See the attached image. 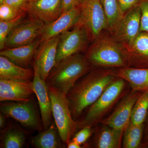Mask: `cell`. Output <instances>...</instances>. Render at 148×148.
I'll use <instances>...</instances> for the list:
<instances>
[{
    "mask_svg": "<svg viewBox=\"0 0 148 148\" xmlns=\"http://www.w3.org/2000/svg\"><path fill=\"white\" fill-rule=\"evenodd\" d=\"M45 24L35 17L23 20L8 36L5 48L18 47L34 42L39 38Z\"/></svg>",
    "mask_w": 148,
    "mask_h": 148,
    "instance_id": "9",
    "label": "cell"
},
{
    "mask_svg": "<svg viewBox=\"0 0 148 148\" xmlns=\"http://www.w3.org/2000/svg\"><path fill=\"white\" fill-rule=\"evenodd\" d=\"M7 117L5 116L1 112L0 113V128L2 130L7 126Z\"/></svg>",
    "mask_w": 148,
    "mask_h": 148,
    "instance_id": "35",
    "label": "cell"
},
{
    "mask_svg": "<svg viewBox=\"0 0 148 148\" xmlns=\"http://www.w3.org/2000/svg\"><path fill=\"white\" fill-rule=\"evenodd\" d=\"M67 147L68 148H80L82 147V146L73 140H71V142L69 143Z\"/></svg>",
    "mask_w": 148,
    "mask_h": 148,
    "instance_id": "36",
    "label": "cell"
},
{
    "mask_svg": "<svg viewBox=\"0 0 148 148\" xmlns=\"http://www.w3.org/2000/svg\"><path fill=\"white\" fill-rule=\"evenodd\" d=\"M1 130L0 148H21L26 143L29 131L24 128L10 124Z\"/></svg>",
    "mask_w": 148,
    "mask_h": 148,
    "instance_id": "21",
    "label": "cell"
},
{
    "mask_svg": "<svg viewBox=\"0 0 148 148\" xmlns=\"http://www.w3.org/2000/svg\"><path fill=\"white\" fill-rule=\"evenodd\" d=\"M5 0H0V5L2 4L4 2Z\"/></svg>",
    "mask_w": 148,
    "mask_h": 148,
    "instance_id": "37",
    "label": "cell"
},
{
    "mask_svg": "<svg viewBox=\"0 0 148 148\" xmlns=\"http://www.w3.org/2000/svg\"><path fill=\"white\" fill-rule=\"evenodd\" d=\"M108 21V29L112 31L124 14L122 12L117 0H101Z\"/></svg>",
    "mask_w": 148,
    "mask_h": 148,
    "instance_id": "24",
    "label": "cell"
},
{
    "mask_svg": "<svg viewBox=\"0 0 148 148\" xmlns=\"http://www.w3.org/2000/svg\"><path fill=\"white\" fill-rule=\"evenodd\" d=\"M92 127H85L74 135L71 140L75 141L81 146L84 145L89 139L92 133Z\"/></svg>",
    "mask_w": 148,
    "mask_h": 148,
    "instance_id": "30",
    "label": "cell"
},
{
    "mask_svg": "<svg viewBox=\"0 0 148 148\" xmlns=\"http://www.w3.org/2000/svg\"><path fill=\"white\" fill-rule=\"evenodd\" d=\"M92 42L85 54L92 66L117 68L127 67L129 63L126 54L113 37L101 34Z\"/></svg>",
    "mask_w": 148,
    "mask_h": 148,
    "instance_id": "3",
    "label": "cell"
},
{
    "mask_svg": "<svg viewBox=\"0 0 148 148\" xmlns=\"http://www.w3.org/2000/svg\"><path fill=\"white\" fill-rule=\"evenodd\" d=\"M148 112V90L142 93L135 103L131 113L130 122L133 124H144Z\"/></svg>",
    "mask_w": 148,
    "mask_h": 148,
    "instance_id": "25",
    "label": "cell"
},
{
    "mask_svg": "<svg viewBox=\"0 0 148 148\" xmlns=\"http://www.w3.org/2000/svg\"><path fill=\"white\" fill-rule=\"evenodd\" d=\"M90 41L88 32L80 22L71 31L69 30L61 33L57 45L56 64L80 53L86 48Z\"/></svg>",
    "mask_w": 148,
    "mask_h": 148,
    "instance_id": "7",
    "label": "cell"
},
{
    "mask_svg": "<svg viewBox=\"0 0 148 148\" xmlns=\"http://www.w3.org/2000/svg\"><path fill=\"white\" fill-rule=\"evenodd\" d=\"M141 147H148V112L144 124V131Z\"/></svg>",
    "mask_w": 148,
    "mask_h": 148,
    "instance_id": "34",
    "label": "cell"
},
{
    "mask_svg": "<svg viewBox=\"0 0 148 148\" xmlns=\"http://www.w3.org/2000/svg\"><path fill=\"white\" fill-rule=\"evenodd\" d=\"M79 22L88 32L93 41L108 29V21L101 0H83L80 5Z\"/></svg>",
    "mask_w": 148,
    "mask_h": 148,
    "instance_id": "8",
    "label": "cell"
},
{
    "mask_svg": "<svg viewBox=\"0 0 148 148\" xmlns=\"http://www.w3.org/2000/svg\"><path fill=\"white\" fill-rule=\"evenodd\" d=\"M128 47L133 54L148 61V33L139 32Z\"/></svg>",
    "mask_w": 148,
    "mask_h": 148,
    "instance_id": "26",
    "label": "cell"
},
{
    "mask_svg": "<svg viewBox=\"0 0 148 148\" xmlns=\"http://www.w3.org/2000/svg\"><path fill=\"white\" fill-rule=\"evenodd\" d=\"M32 82L35 94L38 102L41 117L44 130L47 129L51 124L52 121L51 103L47 86L45 82L42 79L36 70Z\"/></svg>",
    "mask_w": 148,
    "mask_h": 148,
    "instance_id": "16",
    "label": "cell"
},
{
    "mask_svg": "<svg viewBox=\"0 0 148 148\" xmlns=\"http://www.w3.org/2000/svg\"><path fill=\"white\" fill-rule=\"evenodd\" d=\"M83 0H63V12L80 6Z\"/></svg>",
    "mask_w": 148,
    "mask_h": 148,
    "instance_id": "32",
    "label": "cell"
},
{
    "mask_svg": "<svg viewBox=\"0 0 148 148\" xmlns=\"http://www.w3.org/2000/svg\"><path fill=\"white\" fill-rule=\"evenodd\" d=\"M34 70L23 68L12 63L4 56H0V79L33 81Z\"/></svg>",
    "mask_w": 148,
    "mask_h": 148,
    "instance_id": "20",
    "label": "cell"
},
{
    "mask_svg": "<svg viewBox=\"0 0 148 148\" xmlns=\"http://www.w3.org/2000/svg\"><path fill=\"white\" fill-rule=\"evenodd\" d=\"M47 86L52 116L62 142L67 147L78 130L77 123L72 116L66 95L56 88Z\"/></svg>",
    "mask_w": 148,
    "mask_h": 148,
    "instance_id": "5",
    "label": "cell"
},
{
    "mask_svg": "<svg viewBox=\"0 0 148 148\" xmlns=\"http://www.w3.org/2000/svg\"><path fill=\"white\" fill-rule=\"evenodd\" d=\"M140 6L141 10L140 32L148 33V0H143Z\"/></svg>",
    "mask_w": 148,
    "mask_h": 148,
    "instance_id": "29",
    "label": "cell"
},
{
    "mask_svg": "<svg viewBox=\"0 0 148 148\" xmlns=\"http://www.w3.org/2000/svg\"><path fill=\"white\" fill-rule=\"evenodd\" d=\"M93 66L85 55L77 53L55 64L48 76L47 85L58 88L66 95Z\"/></svg>",
    "mask_w": 148,
    "mask_h": 148,
    "instance_id": "2",
    "label": "cell"
},
{
    "mask_svg": "<svg viewBox=\"0 0 148 148\" xmlns=\"http://www.w3.org/2000/svg\"><path fill=\"white\" fill-rule=\"evenodd\" d=\"M95 133L93 144L98 148H119L121 147L123 131L102 124Z\"/></svg>",
    "mask_w": 148,
    "mask_h": 148,
    "instance_id": "19",
    "label": "cell"
},
{
    "mask_svg": "<svg viewBox=\"0 0 148 148\" xmlns=\"http://www.w3.org/2000/svg\"><path fill=\"white\" fill-rule=\"evenodd\" d=\"M32 138L31 145L36 148H61L65 147L58 134L55 123L38 132Z\"/></svg>",
    "mask_w": 148,
    "mask_h": 148,
    "instance_id": "22",
    "label": "cell"
},
{
    "mask_svg": "<svg viewBox=\"0 0 148 148\" xmlns=\"http://www.w3.org/2000/svg\"><path fill=\"white\" fill-rule=\"evenodd\" d=\"M125 81L117 77L99 98L88 108L77 121L78 130L85 127H93L103 120L121 97Z\"/></svg>",
    "mask_w": 148,
    "mask_h": 148,
    "instance_id": "4",
    "label": "cell"
},
{
    "mask_svg": "<svg viewBox=\"0 0 148 148\" xmlns=\"http://www.w3.org/2000/svg\"><path fill=\"white\" fill-rule=\"evenodd\" d=\"M144 124L136 125L130 122L125 130L122 145L124 148H137L141 147L143 140Z\"/></svg>",
    "mask_w": 148,
    "mask_h": 148,
    "instance_id": "23",
    "label": "cell"
},
{
    "mask_svg": "<svg viewBox=\"0 0 148 148\" xmlns=\"http://www.w3.org/2000/svg\"><path fill=\"white\" fill-rule=\"evenodd\" d=\"M80 6L63 12L55 20L45 24L39 39L41 42L50 40L74 27L79 22Z\"/></svg>",
    "mask_w": 148,
    "mask_h": 148,
    "instance_id": "13",
    "label": "cell"
},
{
    "mask_svg": "<svg viewBox=\"0 0 148 148\" xmlns=\"http://www.w3.org/2000/svg\"><path fill=\"white\" fill-rule=\"evenodd\" d=\"M24 11L19 10L6 4L0 5V21H8L18 17Z\"/></svg>",
    "mask_w": 148,
    "mask_h": 148,
    "instance_id": "28",
    "label": "cell"
},
{
    "mask_svg": "<svg viewBox=\"0 0 148 148\" xmlns=\"http://www.w3.org/2000/svg\"><path fill=\"white\" fill-rule=\"evenodd\" d=\"M0 110L7 117L15 120L29 130L39 132L44 130L41 117L32 98L29 101L1 103Z\"/></svg>",
    "mask_w": 148,
    "mask_h": 148,
    "instance_id": "6",
    "label": "cell"
},
{
    "mask_svg": "<svg viewBox=\"0 0 148 148\" xmlns=\"http://www.w3.org/2000/svg\"><path fill=\"white\" fill-rule=\"evenodd\" d=\"M117 77L113 70L92 69L81 78L66 94L72 116L77 121Z\"/></svg>",
    "mask_w": 148,
    "mask_h": 148,
    "instance_id": "1",
    "label": "cell"
},
{
    "mask_svg": "<svg viewBox=\"0 0 148 148\" xmlns=\"http://www.w3.org/2000/svg\"><path fill=\"white\" fill-rule=\"evenodd\" d=\"M26 12L18 17L8 21H0V49L5 48L6 40L10 33L21 21L24 20Z\"/></svg>",
    "mask_w": 148,
    "mask_h": 148,
    "instance_id": "27",
    "label": "cell"
},
{
    "mask_svg": "<svg viewBox=\"0 0 148 148\" xmlns=\"http://www.w3.org/2000/svg\"><path fill=\"white\" fill-rule=\"evenodd\" d=\"M59 36L41 43L35 54L33 66L42 79L46 81L56 64L57 47Z\"/></svg>",
    "mask_w": 148,
    "mask_h": 148,
    "instance_id": "11",
    "label": "cell"
},
{
    "mask_svg": "<svg viewBox=\"0 0 148 148\" xmlns=\"http://www.w3.org/2000/svg\"><path fill=\"white\" fill-rule=\"evenodd\" d=\"M23 10L47 24L63 14V0H29Z\"/></svg>",
    "mask_w": 148,
    "mask_h": 148,
    "instance_id": "14",
    "label": "cell"
},
{
    "mask_svg": "<svg viewBox=\"0 0 148 148\" xmlns=\"http://www.w3.org/2000/svg\"><path fill=\"white\" fill-rule=\"evenodd\" d=\"M29 0H5L3 3L6 4L12 7L23 10V8L25 5L29 2Z\"/></svg>",
    "mask_w": 148,
    "mask_h": 148,
    "instance_id": "33",
    "label": "cell"
},
{
    "mask_svg": "<svg viewBox=\"0 0 148 148\" xmlns=\"http://www.w3.org/2000/svg\"><path fill=\"white\" fill-rule=\"evenodd\" d=\"M143 92L132 90L119 104L113 112L103 120L101 123L124 132L130 123L133 107Z\"/></svg>",
    "mask_w": 148,
    "mask_h": 148,
    "instance_id": "12",
    "label": "cell"
},
{
    "mask_svg": "<svg viewBox=\"0 0 148 148\" xmlns=\"http://www.w3.org/2000/svg\"><path fill=\"white\" fill-rule=\"evenodd\" d=\"M143 0H117L122 12L125 14L133 8L140 4Z\"/></svg>",
    "mask_w": 148,
    "mask_h": 148,
    "instance_id": "31",
    "label": "cell"
},
{
    "mask_svg": "<svg viewBox=\"0 0 148 148\" xmlns=\"http://www.w3.org/2000/svg\"><path fill=\"white\" fill-rule=\"evenodd\" d=\"M141 10L140 4L126 13L112 31L117 42L129 46L140 32Z\"/></svg>",
    "mask_w": 148,
    "mask_h": 148,
    "instance_id": "10",
    "label": "cell"
},
{
    "mask_svg": "<svg viewBox=\"0 0 148 148\" xmlns=\"http://www.w3.org/2000/svg\"><path fill=\"white\" fill-rule=\"evenodd\" d=\"M115 76L121 78L130 85L132 91L148 90V68L126 67L113 71Z\"/></svg>",
    "mask_w": 148,
    "mask_h": 148,
    "instance_id": "18",
    "label": "cell"
},
{
    "mask_svg": "<svg viewBox=\"0 0 148 148\" xmlns=\"http://www.w3.org/2000/svg\"><path fill=\"white\" fill-rule=\"evenodd\" d=\"M35 94L31 81L0 79V101H29Z\"/></svg>",
    "mask_w": 148,
    "mask_h": 148,
    "instance_id": "15",
    "label": "cell"
},
{
    "mask_svg": "<svg viewBox=\"0 0 148 148\" xmlns=\"http://www.w3.org/2000/svg\"><path fill=\"white\" fill-rule=\"evenodd\" d=\"M41 43L38 39L27 45L4 48L1 50L0 55L18 66L29 69V65L33 64L35 54Z\"/></svg>",
    "mask_w": 148,
    "mask_h": 148,
    "instance_id": "17",
    "label": "cell"
}]
</instances>
